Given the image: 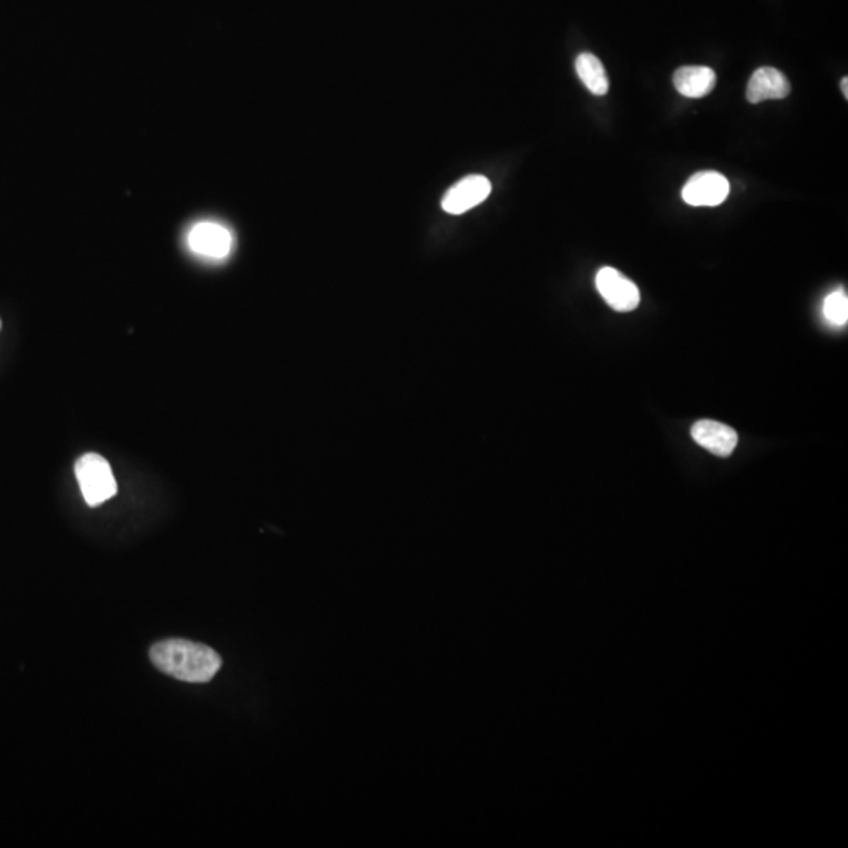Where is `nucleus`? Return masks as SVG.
Masks as SVG:
<instances>
[{"label": "nucleus", "mask_w": 848, "mask_h": 848, "mask_svg": "<svg viewBox=\"0 0 848 848\" xmlns=\"http://www.w3.org/2000/svg\"><path fill=\"white\" fill-rule=\"evenodd\" d=\"M823 315L831 326L842 327L848 321V297L845 291L838 289L825 299Z\"/></svg>", "instance_id": "obj_11"}, {"label": "nucleus", "mask_w": 848, "mask_h": 848, "mask_svg": "<svg viewBox=\"0 0 848 848\" xmlns=\"http://www.w3.org/2000/svg\"><path fill=\"white\" fill-rule=\"evenodd\" d=\"M731 184L718 172H699L682 189V198L690 206H718L726 202Z\"/></svg>", "instance_id": "obj_4"}, {"label": "nucleus", "mask_w": 848, "mask_h": 848, "mask_svg": "<svg viewBox=\"0 0 848 848\" xmlns=\"http://www.w3.org/2000/svg\"><path fill=\"white\" fill-rule=\"evenodd\" d=\"M575 70L589 92L596 96L607 95L608 87H610L607 71H605L604 63L600 62L596 55L589 52L578 55L575 60Z\"/></svg>", "instance_id": "obj_10"}, {"label": "nucleus", "mask_w": 848, "mask_h": 848, "mask_svg": "<svg viewBox=\"0 0 848 848\" xmlns=\"http://www.w3.org/2000/svg\"><path fill=\"white\" fill-rule=\"evenodd\" d=\"M596 286L600 296L619 313L635 310L640 305V289L626 275L613 267H602L597 272Z\"/></svg>", "instance_id": "obj_3"}, {"label": "nucleus", "mask_w": 848, "mask_h": 848, "mask_svg": "<svg viewBox=\"0 0 848 848\" xmlns=\"http://www.w3.org/2000/svg\"><path fill=\"white\" fill-rule=\"evenodd\" d=\"M153 665L173 679L205 684L219 673L222 658L211 647L187 640H165L151 647Z\"/></svg>", "instance_id": "obj_1"}, {"label": "nucleus", "mask_w": 848, "mask_h": 848, "mask_svg": "<svg viewBox=\"0 0 848 848\" xmlns=\"http://www.w3.org/2000/svg\"><path fill=\"white\" fill-rule=\"evenodd\" d=\"M717 85V74L709 66H682L674 73V87L685 98H704Z\"/></svg>", "instance_id": "obj_9"}, {"label": "nucleus", "mask_w": 848, "mask_h": 848, "mask_svg": "<svg viewBox=\"0 0 848 848\" xmlns=\"http://www.w3.org/2000/svg\"><path fill=\"white\" fill-rule=\"evenodd\" d=\"M691 437L704 450L715 456H731L739 443V435L728 424L718 421L701 420L691 428Z\"/></svg>", "instance_id": "obj_7"}, {"label": "nucleus", "mask_w": 848, "mask_h": 848, "mask_svg": "<svg viewBox=\"0 0 848 848\" xmlns=\"http://www.w3.org/2000/svg\"><path fill=\"white\" fill-rule=\"evenodd\" d=\"M76 478L88 506L103 505L118 492L109 462L99 454L88 453L76 462Z\"/></svg>", "instance_id": "obj_2"}, {"label": "nucleus", "mask_w": 848, "mask_h": 848, "mask_svg": "<svg viewBox=\"0 0 848 848\" xmlns=\"http://www.w3.org/2000/svg\"><path fill=\"white\" fill-rule=\"evenodd\" d=\"M847 82H848L847 77H844V79H842V82H841V88H842V90H844L845 99L848 98V84H847Z\"/></svg>", "instance_id": "obj_12"}, {"label": "nucleus", "mask_w": 848, "mask_h": 848, "mask_svg": "<svg viewBox=\"0 0 848 848\" xmlns=\"http://www.w3.org/2000/svg\"><path fill=\"white\" fill-rule=\"evenodd\" d=\"M490 192H492V184L486 176H467L446 192L442 200L443 211L450 214H464L475 206L481 205L489 197Z\"/></svg>", "instance_id": "obj_5"}, {"label": "nucleus", "mask_w": 848, "mask_h": 848, "mask_svg": "<svg viewBox=\"0 0 848 848\" xmlns=\"http://www.w3.org/2000/svg\"><path fill=\"white\" fill-rule=\"evenodd\" d=\"M790 93L787 77L779 70L764 66L751 76L746 87V98L753 104L768 101V99H784Z\"/></svg>", "instance_id": "obj_8"}, {"label": "nucleus", "mask_w": 848, "mask_h": 848, "mask_svg": "<svg viewBox=\"0 0 848 848\" xmlns=\"http://www.w3.org/2000/svg\"><path fill=\"white\" fill-rule=\"evenodd\" d=\"M0 329H2V321H0Z\"/></svg>", "instance_id": "obj_13"}, {"label": "nucleus", "mask_w": 848, "mask_h": 848, "mask_svg": "<svg viewBox=\"0 0 848 848\" xmlns=\"http://www.w3.org/2000/svg\"><path fill=\"white\" fill-rule=\"evenodd\" d=\"M189 245L197 255L223 260L230 255L233 236L219 223L200 222L189 233Z\"/></svg>", "instance_id": "obj_6"}]
</instances>
